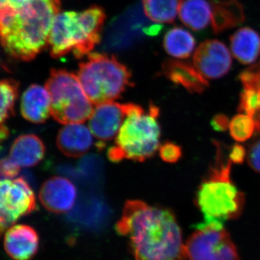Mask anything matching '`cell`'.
Here are the masks:
<instances>
[{"label":"cell","mask_w":260,"mask_h":260,"mask_svg":"<svg viewBox=\"0 0 260 260\" xmlns=\"http://www.w3.org/2000/svg\"><path fill=\"white\" fill-rule=\"evenodd\" d=\"M247 162L251 169L260 174V139L253 143L248 150Z\"/></svg>","instance_id":"27"},{"label":"cell","mask_w":260,"mask_h":260,"mask_svg":"<svg viewBox=\"0 0 260 260\" xmlns=\"http://www.w3.org/2000/svg\"><path fill=\"white\" fill-rule=\"evenodd\" d=\"M104 9L92 6L84 11H67L54 18L48 47L53 58H61L73 52L77 59L88 55L100 42L105 20Z\"/></svg>","instance_id":"4"},{"label":"cell","mask_w":260,"mask_h":260,"mask_svg":"<svg viewBox=\"0 0 260 260\" xmlns=\"http://www.w3.org/2000/svg\"><path fill=\"white\" fill-rule=\"evenodd\" d=\"M31 0H0L1 8H9L12 10L21 9L28 5Z\"/></svg>","instance_id":"31"},{"label":"cell","mask_w":260,"mask_h":260,"mask_svg":"<svg viewBox=\"0 0 260 260\" xmlns=\"http://www.w3.org/2000/svg\"><path fill=\"white\" fill-rule=\"evenodd\" d=\"M61 0H31L21 9L1 8L2 46L11 57L31 61L49 44Z\"/></svg>","instance_id":"2"},{"label":"cell","mask_w":260,"mask_h":260,"mask_svg":"<svg viewBox=\"0 0 260 260\" xmlns=\"http://www.w3.org/2000/svg\"><path fill=\"white\" fill-rule=\"evenodd\" d=\"M45 88L51 97V115L60 124H82L94 109L78 75L63 69H52Z\"/></svg>","instance_id":"7"},{"label":"cell","mask_w":260,"mask_h":260,"mask_svg":"<svg viewBox=\"0 0 260 260\" xmlns=\"http://www.w3.org/2000/svg\"><path fill=\"white\" fill-rule=\"evenodd\" d=\"M228 155L232 164H242L245 160L246 151L244 146L236 144L228 150Z\"/></svg>","instance_id":"29"},{"label":"cell","mask_w":260,"mask_h":260,"mask_svg":"<svg viewBox=\"0 0 260 260\" xmlns=\"http://www.w3.org/2000/svg\"><path fill=\"white\" fill-rule=\"evenodd\" d=\"M51 97L47 88L34 84L25 90L22 96L20 112L26 120L42 124L51 115Z\"/></svg>","instance_id":"16"},{"label":"cell","mask_w":260,"mask_h":260,"mask_svg":"<svg viewBox=\"0 0 260 260\" xmlns=\"http://www.w3.org/2000/svg\"><path fill=\"white\" fill-rule=\"evenodd\" d=\"M216 147L215 162L198 187L196 204L204 215L205 223L223 224L240 216L245 197L231 178L232 162L220 143Z\"/></svg>","instance_id":"3"},{"label":"cell","mask_w":260,"mask_h":260,"mask_svg":"<svg viewBox=\"0 0 260 260\" xmlns=\"http://www.w3.org/2000/svg\"><path fill=\"white\" fill-rule=\"evenodd\" d=\"M78 78L84 91L93 105L114 102L131 83L132 73L115 56L90 53L80 63Z\"/></svg>","instance_id":"6"},{"label":"cell","mask_w":260,"mask_h":260,"mask_svg":"<svg viewBox=\"0 0 260 260\" xmlns=\"http://www.w3.org/2000/svg\"><path fill=\"white\" fill-rule=\"evenodd\" d=\"M211 15V5L207 0H184L179 10L181 21L196 31L208 26Z\"/></svg>","instance_id":"20"},{"label":"cell","mask_w":260,"mask_h":260,"mask_svg":"<svg viewBox=\"0 0 260 260\" xmlns=\"http://www.w3.org/2000/svg\"><path fill=\"white\" fill-rule=\"evenodd\" d=\"M230 43L233 55L242 64H253L259 57L260 35L254 29L239 28L230 37Z\"/></svg>","instance_id":"19"},{"label":"cell","mask_w":260,"mask_h":260,"mask_svg":"<svg viewBox=\"0 0 260 260\" xmlns=\"http://www.w3.org/2000/svg\"><path fill=\"white\" fill-rule=\"evenodd\" d=\"M159 155L164 162L174 164L181 158L182 150L179 145L175 143L166 142L159 148Z\"/></svg>","instance_id":"26"},{"label":"cell","mask_w":260,"mask_h":260,"mask_svg":"<svg viewBox=\"0 0 260 260\" xmlns=\"http://www.w3.org/2000/svg\"><path fill=\"white\" fill-rule=\"evenodd\" d=\"M196 40L191 32L179 27L168 30L164 39V47L169 55L177 59H187L192 54Z\"/></svg>","instance_id":"21"},{"label":"cell","mask_w":260,"mask_h":260,"mask_svg":"<svg viewBox=\"0 0 260 260\" xmlns=\"http://www.w3.org/2000/svg\"><path fill=\"white\" fill-rule=\"evenodd\" d=\"M188 260H240L223 224L201 223L185 244Z\"/></svg>","instance_id":"8"},{"label":"cell","mask_w":260,"mask_h":260,"mask_svg":"<svg viewBox=\"0 0 260 260\" xmlns=\"http://www.w3.org/2000/svg\"><path fill=\"white\" fill-rule=\"evenodd\" d=\"M1 108H0V121L1 126H4L5 121L14 115V107L19 94V83L16 80L7 78L2 80Z\"/></svg>","instance_id":"23"},{"label":"cell","mask_w":260,"mask_h":260,"mask_svg":"<svg viewBox=\"0 0 260 260\" xmlns=\"http://www.w3.org/2000/svg\"><path fill=\"white\" fill-rule=\"evenodd\" d=\"M20 167L15 164L13 160L8 158H3L1 160V167H0V172H1L2 179H11L18 175L20 172Z\"/></svg>","instance_id":"28"},{"label":"cell","mask_w":260,"mask_h":260,"mask_svg":"<svg viewBox=\"0 0 260 260\" xmlns=\"http://www.w3.org/2000/svg\"><path fill=\"white\" fill-rule=\"evenodd\" d=\"M162 73L167 79L180 85L189 93H202L209 86L208 80L194 65L177 59H169L162 64Z\"/></svg>","instance_id":"14"},{"label":"cell","mask_w":260,"mask_h":260,"mask_svg":"<svg viewBox=\"0 0 260 260\" xmlns=\"http://www.w3.org/2000/svg\"><path fill=\"white\" fill-rule=\"evenodd\" d=\"M182 0H143L145 14L157 23H172L180 10Z\"/></svg>","instance_id":"22"},{"label":"cell","mask_w":260,"mask_h":260,"mask_svg":"<svg viewBox=\"0 0 260 260\" xmlns=\"http://www.w3.org/2000/svg\"><path fill=\"white\" fill-rule=\"evenodd\" d=\"M39 197L43 206L51 213H66L75 204L76 188L66 178L51 177L43 184Z\"/></svg>","instance_id":"12"},{"label":"cell","mask_w":260,"mask_h":260,"mask_svg":"<svg viewBox=\"0 0 260 260\" xmlns=\"http://www.w3.org/2000/svg\"><path fill=\"white\" fill-rule=\"evenodd\" d=\"M92 135L90 128L84 124H66L58 133L56 145L66 156L79 158L91 148Z\"/></svg>","instance_id":"15"},{"label":"cell","mask_w":260,"mask_h":260,"mask_svg":"<svg viewBox=\"0 0 260 260\" xmlns=\"http://www.w3.org/2000/svg\"><path fill=\"white\" fill-rule=\"evenodd\" d=\"M45 154L42 140L32 134L20 135L15 140L9 153V158L20 168L32 167L42 161Z\"/></svg>","instance_id":"18"},{"label":"cell","mask_w":260,"mask_h":260,"mask_svg":"<svg viewBox=\"0 0 260 260\" xmlns=\"http://www.w3.org/2000/svg\"><path fill=\"white\" fill-rule=\"evenodd\" d=\"M229 129L233 139L242 143L252 137L255 132L256 124L250 116L242 113L230 121Z\"/></svg>","instance_id":"24"},{"label":"cell","mask_w":260,"mask_h":260,"mask_svg":"<svg viewBox=\"0 0 260 260\" xmlns=\"http://www.w3.org/2000/svg\"><path fill=\"white\" fill-rule=\"evenodd\" d=\"M211 25L218 34L239 26L245 21L244 7L238 0H213L211 2Z\"/></svg>","instance_id":"17"},{"label":"cell","mask_w":260,"mask_h":260,"mask_svg":"<svg viewBox=\"0 0 260 260\" xmlns=\"http://www.w3.org/2000/svg\"><path fill=\"white\" fill-rule=\"evenodd\" d=\"M115 229L129 241L135 260H188L180 226L167 208L128 200Z\"/></svg>","instance_id":"1"},{"label":"cell","mask_w":260,"mask_h":260,"mask_svg":"<svg viewBox=\"0 0 260 260\" xmlns=\"http://www.w3.org/2000/svg\"><path fill=\"white\" fill-rule=\"evenodd\" d=\"M193 63L206 79H218L230 71L232 58L224 43L212 39L201 43L197 48Z\"/></svg>","instance_id":"11"},{"label":"cell","mask_w":260,"mask_h":260,"mask_svg":"<svg viewBox=\"0 0 260 260\" xmlns=\"http://www.w3.org/2000/svg\"><path fill=\"white\" fill-rule=\"evenodd\" d=\"M159 109L154 104L145 110L141 106L129 104V112L116 136L115 144L108 150L112 162L132 160L143 162L153 157L160 148Z\"/></svg>","instance_id":"5"},{"label":"cell","mask_w":260,"mask_h":260,"mask_svg":"<svg viewBox=\"0 0 260 260\" xmlns=\"http://www.w3.org/2000/svg\"><path fill=\"white\" fill-rule=\"evenodd\" d=\"M211 126L214 130L217 132H225L229 129L230 121L227 116L224 114H218L214 116L211 120Z\"/></svg>","instance_id":"30"},{"label":"cell","mask_w":260,"mask_h":260,"mask_svg":"<svg viewBox=\"0 0 260 260\" xmlns=\"http://www.w3.org/2000/svg\"><path fill=\"white\" fill-rule=\"evenodd\" d=\"M37 210L34 191L23 177L2 179L0 185V231L2 234L22 217Z\"/></svg>","instance_id":"9"},{"label":"cell","mask_w":260,"mask_h":260,"mask_svg":"<svg viewBox=\"0 0 260 260\" xmlns=\"http://www.w3.org/2000/svg\"><path fill=\"white\" fill-rule=\"evenodd\" d=\"M239 79L243 87L254 88L260 92V60L242 71Z\"/></svg>","instance_id":"25"},{"label":"cell","mask_w":260,"mask_h":260,"mask_svg":"<svg viewBox=\"0 0 260 260\" xmlns=\"http://www.w3.org/2000/svg\"><path fill=\"white\" fill-rule=\"evenodd\" d=\"M39 244L37 231L29 225H13L5 232V251L13 259H31L37 254Z\"/></svg>","instance_id":"13"},{"label":"cell","mask_w":260,"mask_h":260,"mask_svg":"<svg viewBox=\"0 0 260 260\" xmlns=\"http://www.w3.org/2000/svg\"><path fill=\"white\" fill-rule=\"evenodd\" d=\"M129 104L108 102L96 106L89 119V128L98 140L99 150L104 148L107 142L117 136L129 112Z\"/></svg>","instance_id":"10"}]
</instances>
